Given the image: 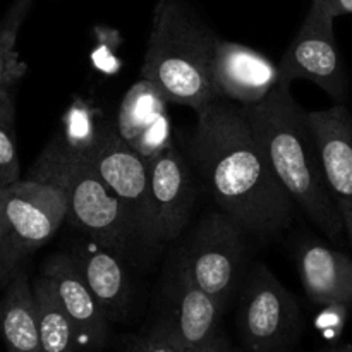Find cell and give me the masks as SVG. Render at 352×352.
<instances>
[{
  "label": "cell",
  "mask_w": 352,
  "mask_h": 352,
  "mask_svg": "<svg viewBox=\"0 0 352 352\" xmlns=\"http://www.w3.org/2000/svg\"><path fill=\"white\" fill-rule=\"evenodd\" d=\"M188 151L213 201L246 232L268 237L291 223L294 201L239 103L215 100L196 110Z\"/></svg>",
  "instance_id": "1"
},
{
  "label": "cell",
  "mask_w": 352,
  "mask_h": 352,
  "mask_svg": "<svg viewBox=\"0 0 352 352\" xmlns=\"http://www.w3.org/2000/svg\"><path fill=\"white\" fill-rule=\"evenodd\" d=\"M243 107L275 175L292 201L332 241H339L344 222L323 175L318 146L302 109L280 81L265 100Z\"/></svg>",
  "instance_id": "2"
},
{
  "label": "cell",
  "mask_w": 352,
  "mask_h": 352,
  "mask_svg": "<svg viewBox=\"0 0 352 352\" xmlns=\"http://www.w3.org/2000/svg\"><path fill=\"white\" fill-rule=\"evenodd\" d=\"M219 36L181 0H158L151 17L140 78L168 103L196 112L215 102L212 62Z\"/></svg>",
  "instance_id": "3"
},
{
  "label": "cell",
  "mask_w": 352,
  "mask_h": 352,
  "mask_svg": "<svg viewBox=\"0 0 352 352\" xmlns=\"http://www.w3.org/2000/svg\"><path fill=\"white\" fill-rule=\"evenodd\" d=\"M28 179L60 189L67 201L69 222L100 246L120 256L136 237L140 239L129 210L65 134H55L48 141Z\"/></svg>",
  "instance_id": "4"
},
{
  "label": "cell",
  "mask_w": 352,
  "mask_h": 352,
  "mask_svg": "<svg viewBox=\"0 0 352 352\" xmlns=\"http://www.w3.org/2000/svg\"><path fill=\"white\" fill-rule=\"evenodd\" d=\"M67 220L64 192L47 182L19 179L0 188V260L12 274Z\"/></svg>",
  "instance_id": "5"
},
{
  "label": "cell",
  "mask_w": 352,
  "mask_h": 352,
  "mask_svg": "<svg viewBox=\"0 0 352 352\" xmlns=\"http://www.w3.org/2000/svg\"><path fill=\"white\" fill-rule=\"evenodd\" d=\"M65 136L126 205L140 239L150 243V168L146 162L122 140L116 124H102L95 127L93 134Z\"/></svg>",
  "instance_id": "6"
},
{
  "label": "cell",
  "mask_w": 352,
  "mask_h": 352,
  "mask_svg": "<svg viewBox=\"0 0 352 352\" xmlns=\"http://www.w3.org/2000/svg\"><path fill=\"white\" fill-rule=\"evenodd\" d=\"M244 232L227 213H208L196 227L188 250L181 253L192 278L222 309L244 282Z\"/></svg>",
  "instance_id": "7"
},
{
  "label": "cell",
  "mask_w": 352,
  "mask_h": 352,
  "mask_svg": "<svg viewBox=\"0 0 352 352\" xmlns=\"http://www.w3.org/2000/svg\"><path fill=\"white\" fill-rule=\"evenodd\" d=\"M237 325L250 352H278L301 332L298 301L263 263L254 265L241 285Z\"/></svg>",
  "instance_id": "8"
},
{
  "label": "cell",
  "mask_w": 352,
  "mask_h": 352,
  "mask_svg": "<svg viewBox=\"0 0 352 352\" xmlns=\"http://www.w3.org/2000/svg\"><path fill=\"white\" fill-rule=\"evenodd\" d=\"M336 17L320 6L311 3L298 33L278 62L280 81L298 79L313 82L337 103L347 98V74L342 54L333 31Z\"/></svg>",
  "instance_id": "9"
},
{
  "label": "cell",
  "mask_w": 352,
  "mask_h": 352,
  "mask_svg": "<svg viewBox=\"0 0 352 352\" xmlns=\"http://www.w3.org/2000/svg\"><path fill=\"white\" fill-rule=\"evenodd\" d=\"M223 309L198 285L179 254L164 292L160 325L182 352H199L219 337Z\"/></svg>",
  "instance_id": "10"
},
{
  "label": "cell",
  "mask_w": 352,
  "mask_h": 352,
  "mask_svg": "<svg viewBox=\"0 0 352 352\" xmlns=\"http://www.w3.org/2000/svg\"><path fill=\"white\" fill-rule=\"evenodd\" d=\"M150 168V243L174 241L188 226L196 199L191 170L174 143L148 164Z\"/></svg>",
  "instance_id": "11"
},
{
  "label": "cell",
  "mask_w": 352,
  "mask_h": 352,
  "mask_svg": "<svg viewBox=\"0 0 352 352\" xmlns=\"http://www.w3.org/2000/svg\"><path fill=\"white\" fill-rule=\"evenodd\" d=\"M323 175L352 244V116L344 103L308 112Z\"/></svg>",
  "instance_id": "12"
},
{
  "label": "cell",
  "mask_w": 352,
  "mask_h": 352,
  "mask_svg": "<svg viewBox=\"0 0 352 352\" xmlns=\"http://www.w3.org/2000/svg\"><path fill=\"white\" fill-rule=\"evenodd\" d=\"M217 100L251 105L267 98L280 82L278 65L261 52L219 38L212 62Z\"/></svg>",
  "instance_id": "13"
},
{
  "label": "cell",
  "mask_w": 352,
  "mask_h": 352,
  "mask_svg": "<svg viewBox=\"0 0 352 352\" xmlns=\"http://www.w3.org/2000/svg\"><path fill=\"white\" fill-rule=\"evenodd\" d=\"M41 275L50 280L58 301L71 318L78 352L102 349L109 340L110 320L86 285L69 253H57L45 261Z\"/></svg>",
  "instance_id": "14"
},
{
  "label": "cell",
  "mask_w": 352,
  "mask_h": 352,
  "mask_svg": "<svg viewBox=\"0 0 352 352\" xmlns=\"http://www.w3.org/2000/svg\"><path fill=\"white\" fill-rule=\"evenodd\" d=\"M167 103L160 91L143 78L127 89L120 103L116 120L117 131L146 164L174 143Z\"/></svg>",
  "instance_id": "15"
},
{
  "label": "cell",
  "mask_w": 352,
  "mask_h": 352,
  "mask_svg": "<svg viewBox=\"0 0 352 352\" xmlns=\"http://www.w3.org/2000/svg\"><path fill=\"white\" fill-rule=\"evenodd\" d=\"M296 260L302 287L313 305L351 308L352 258L320 243H302Z\"/></svg>",
  "instance_id": "16"
},
{
  "label": "cell",
  "mask_w": 352,
  "mask_h": 352,
  "mask_svg": "<svg viewBox=\"0 0 352 352\" xmlns=\"http://www.w3.org/2000/svg\"><path fill=\"white\" fill-rule=\"evenodd\" d=\"M69 254L110 322L122 320L133 301V287L119 254L89 237L86 244H76Z\"/></svg>",
  "instance_id": "17"
},
{
  "label": "cell",
  "mask_w": 352,
  "mask_h": 352,
  "mask_svg": "<svg viewBox=\"0 0 352 352\" xmlns=\"http://www.w3.org/2000/svg\"><path fill=\"white\" fill-rule=\"evenodd\" d=\"M0 337L7 352H41L33 285L17 270L0 301Z\"/></svg>",
  "instance_id": "18"
},
{
  "label": "cell",
  "mask_w": 352,
  "mask_h": 352,
  "mask_svg": "<svg viewBox=\"0 0 352 352\" xmlns=\"http://www.w3.org/2000/svg\"><path fill=\"white\" fill-rule=\"evenodd\" d=\"M33 292L36 299L41 352H78L74 325L45 275L40 274L33 282Z\"/></svg>",
  "instance_id": "19"
},
{
  "label": "cell",
  "mask_w": 352,
  "mask_h": 352,
  "mask_svg": "<svg viewBox=\"0 0 352 352\" xmlns=\"http://www.w3.org/2000/svg\"><path fill=\"white\" fill-rule=\"evenodd\" d=\"M30 6L31 0H16L0 24V91L9 89L26 71L16 52V41Z\"/></svg>",
  "instance_id": "20"
},
{
  "label": "cell",
  "mask_w": 352,
  "mask_h": 352,
  "mask_svg": "<svg viewBox=\"0 0 352 352\" xmlns=\"http://www.w3.org/2000/svg\"><path fill=\"white\" fill-rule=\"evenodd\" d=\"M21 165L16 141V112L9 89L0 91V188L19 181Z\"/></svg>",
  "instance_id": "21"
},
{
  "label": "cell",
  "mask_w": 352,
  "mask_h": 352,
  "mask_svg": "<svg viewBox=\"0 0 352 352\" xmlns=\"http://www.w3.org/2000/svg\"><path fill=\"white\" fill-rule=\"evenodd\" d=\"M129 352H182L177 344L174 342L167 330L157 323L153 329L143 337L136 339L131 346Z\"/></svg>",
  "instance_id": "22"
},
{
  "label": "cell",
  "mask_w": 352,
  "mask_h": 352,
  "mask_svg": "<svg viewBox=\"0 0 352 352\" xmlns=\"http://www.w3.org/2000/svg\"><path fill=\"white\" fill-rule=\"evenodd\" d=\"M311 3L320 6L333 17L352 14V0H311Z\"/></svg>",
  "instance_id": "23"
},
{
  "label": "cell",
  "mask_w": 352,
  "mask_h": 352,
  "mask_svg": "<svg viewBox=\"0 0 352 352\" xmlns=\"http://www.w3.org/2000/svg\"><path fill=\"white\" fill-rule=\"evenodd\" d=\"M199 352H241L239 349H236V347L230 346L229 342H227L223 337H217L215 340H213L212 344H208V346L205 347V349H201Z\"/></svg>",
  "instance_id": "24"
},
{
  "label": "cell",
  "mask_w": 352,
  "mask_h": 352,
  "mask_svg": "<svg viewBox=\"0 0 352 352\" xmlns=\"http://www.w3.org/2000/svg\"><path fill=\"white\" fill-rule=\"evenodd\" d=\"M12 272H9L6 268V265L2 263V260H0V284H7V282L12 278Z\"/></svg>",
  "instance_id": "25"
},
{
  "label": "cell",
  "mask_w": 352,
  "mask_h": 352,
  "mask_svg": "<svg viewBox=\"0 0 352 352\" xmlns=\"http://www.w3.org/2000/svg\"><path fill=\"white\" fill-rule=\"evenodd\" d=\"M322 352H352V347L351 346L337 347V349H327V351H322Z\"/></svg>",
  "instance_id": "26"
},
{
  "label": "cell",
  "mask_w": 352,
  "mask_h": 352,
  "mask_svg": "<svg viewBox=\"0 0 352 352\" xmlns=\"http://www.w3.org/2000/svg\"><path fill=\"white\" fill-rule=\"evenodd\" d=\"M0 339H2V337H0Z\"/></svg>",
  "instance_id": "27"
}]
</instances>
